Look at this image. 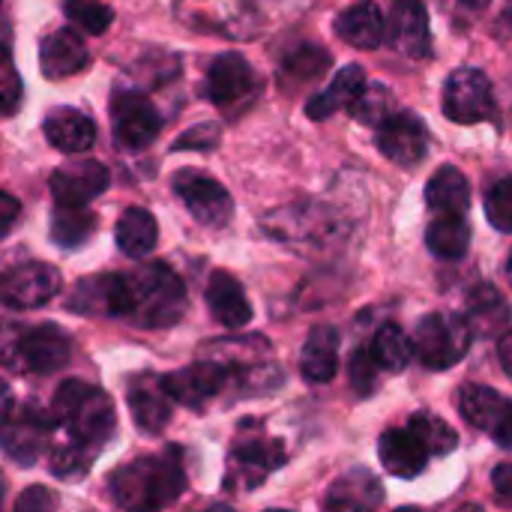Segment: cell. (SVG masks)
Wrapping results in <instances>:
<instances>
[{
	"label": "cell",
	"instance_id": "1",
	"mask_svg": "<svg viewBox=\"0 0 512 512\" xmlns=\"http://www.w3.org/2000/svg\"><path fill=\"white\" fill-rule=\"evenodd\" d=\"M186 489V471L177 453L144 456L111 474V498L126 512H162Z\"/></svg>",
	"mask_w": 512,
	"mask_h": 512
},
{
	"label": "cell",
	"instance_id": "2",
	"mask_svg": "<svg viewBox=\"0 0 512 512\" xmlns=\"http://www.w3.org/2000/svg\"><path fill=\"white\" fill-rule=\"evenodd\" d=\"M54 423H60L69 435L72 444L99 453L117 429V417H114V402L84 384V381H63L54 393V405H51Z\"/></svg>",
	"mask_w": 512,
	"mask_h": 512
},
{
	"label": "cell",
	"instance_id": "3",
	"mask_svg": "<svg viewBox=\"0 0 512 512\" xmlns=\"http://www.w3.org/2000/svg\"><path fill=\"white\" fill-rule=\"evenodd\" d=\"M129 285V324L159 330L171 327L186 312V285L168 264H144L126 276Z\"/></svg>",
	"mask_w": 512,
	"mask_h": 512
},
{
	"label": "cell",
	"instance_id": "4",
	"mask_svg": "<svg viewBox=\"0 0 512 512\" xmlns=\"http://www.w3.org/2000/svg\"><path fill=\"white\" fill-rule=\"evenodd\" d=\"M471 339H474V327L468 318L450 312H432L414 330V354L426 369L444 372L468 354Z\"/></svg>",
	"mask_w": 512,
	"mask_h": 512
},
{
	"label": "cell",
	"instance_id": "5",
	"mask_svg": "<svg viewBox=\"0 0 512 512\" xmlns=\"http://www.w3.org/2000/svg\"><path fill=\"white\" fill-rule=\"evenodd\" d=\"M282 462H285V447H282V441L267 438V435L249 438V435L243 432V435H237V444L231 447L225 486H228L231 492H237V489L252 492V489L261 486L276 468H282Z\"/></svg>",
	"mask_w": 512,
	"mask_h": 512
},
{
	"label": "cell",
	"instance_id": "6",
	"mask_svg": "<svg viewBox=\"0 0 512 512\" xmlns=\"http://www.w3.org/2000/svg\"><path fill=\"white\" fill-rule=\"evenodd\" d=\"M3 453L18 462V465H33L48 438H51V426H54V414L42 411L39 405H21L18 411H12V396L6 393V411H3Z\"/></svg>",
	"mask_w": 512,
	"mask_h": 512
},
{
	"label": "cell",
	"instance_id": "7",
	"mask_svg": "<svg viewBox=\"0 0 512 512\" xmlns=\"http://www.w3.org/2000/svg\"><path fill=\"white\" fill-rule=\"evenodd\" d=\"M495 111L492 81L483 69H456L444 84V114L453 123H480Z\"/></svg>",
	"mask_w": 512,
	"mask_h": 512
},
{
	"label": "cell",
	"instance_id": "8",
	"mask_svg": "<svg viewBox=\"0 0 512 512\" xmlns=\"http://www.w3.org/2000/svg\"><path fill=\"white\" fill-rule=\"evenodd\" d=\"M159 129H162V117L147 96L129 90L111 96V132L120 147L141 150L159 135Z\"/></svg>",
	"mask_w": 512,
	"mask_h": 512
},
{
	"label": "cell",
	"instance_id": "9",
	"mask_svg": "<svg viewBox=\"0 0 512 512\" xmlns=\"http://www.w3.org/2000/svg\"><path fill=\"white\" fill-rule=\"evenodd\" d=\"M174 192L201 225L222 228L234 213V201L228 189L201 171H180L174 177Z\"/></svg>",
	"mask_w": 512,
	"mask_h": 512
},
{
	"label": "cell",
	"instance_id": "10",
	"mask_svg": "<svg viewBox=\"0 0 512 512\" xmlns=\"http://www.w3.org/2000/svg\"><path fill=\"white\" fill-rule=\"evenodd\" d=\"M60 285H63V279H60L57 267L42 264V261H27V264L12 267L3 276L0 297L9 309H39L57 297Z\"/></svg>",
	"mask_w": 512,
	"mask_h": 512
},
{
	"label": "cell",
	"instance_id": "11",
	"mask_svg": "<svg viewBox=\"0 0 512 512\" xmlns=\"http://www.w3.org/2000/svg\"><path fill=\"white\" fill-rule=\"evenodd\" d=\"M378 150L390 162L402 168H414L429 153V129L417 114L399 111L378 129Z\"/></svg>",
	"mask_w": 512,
	"mask_h": 512
},
{
	"label": "cell",
	"instance_id": "12",
	"mask_svg": "<svg viewBox=\"0 0 512 512\" xmlns=\"http://www.w3.org/2000/svg\"><path fill=\"white\" fill-rule=\"evenodd\" d=\"M69 357H72V339L54 324L33 327L21 333V339L15 342V360L24 372L48 375V372L63 369Z\"/></svg>",
	"mask_w": 512,
	"mask_h": 512
},
{
	"label": "cell",
	"instance_id": "13",
	"mask_svg": "<svg viewBox=\"0 0 512 512\" xmlns=\"http://www.w3.org/2000/svg\"><path fill=\"white\" fill-rule=\"evenodd\" d=\"M165 381V390L171 393L174 402H180L183 408H195L201 411L207 402H213L231 381V369L222 366V363H195V366H186Z\"/></svg>",
	"mask_w": 512,
	"mask_h": 512
},
{
	"label": "cell",
	"instance_id": "14",
	"mask_svg": "<svg viewBox=\"0 0 512 512\" xmlns=\"http://www.w3.org/2000/svg\"><path fill=\"white\" fill-rule=\"evenodd\" d=\"M258 81L243 54H219L207 69V96L219 108H237L255 93Z\"/></svg>",
	"mask_w": 512,
	"mask_h": 512
},
{
	"label": "cell",
	"instance_id": "15",
	"mask_svg": "<svg viewBox=\"0 0 512 512\" xmlns=\"http://www.w3.org/2000/svg\"><path fill=\"white\" fill-rule=\"evenodd\" d=\"M108 180L111 174L102 162H72L51 174V195L57 207H87L96 195L108 189Z\"/></svg>",
	"mask_w": 512,
	"mask_h": 512
},
{
	"label": "cell",
	"instance_id": "16",
	"mask_svg": "<svg viewBox=\"0 0 512 512\" xmlns=\"http://www.w3.org/2000/svg\"><path fill=\"white\" fill-rule=\"evenodd\" d=\"M69 309L81 312V315H108V318H123L129 315V285L126 276L120 273H102V276H90L81 279Z\"/></svg>",
	"mask_w": 512,
	"mask_h": 512
},
{
	"label": "cell",
	"instance_id": "17",
	"mask_svg": "<svg viewBox=\"0 0 512 512\" xmlns=\"http://www.w3.org/2000/svg\"><path fill=\"white\" fill-rule=\"evenodd\" d=\"M126 402H129V414L135 420V426L147 435H159L168 423H171V393L165 390V381L144 372L138 378L129 381V393H126Z\"/></svg>",
	"mask_w": 512,
	"mask_h": 512
},
{
	"label": "cell",
	"instance_id": "18",
	"mask_svg": "<svg viewBox=\"0 0 512 512\" xmlns=\"http://www.w3.org/2000/svg\"><path fill=\"white\" fill-rule=\"evenodd\" d=\"M387 42L405 57H426L432 51L429 12L423 0H396L387 18Z\"/></svg>",
	"mask_w": 512,
	"mask_h": 512
},
{
	"label": "cell",
	"instance_id": "19",
	"mask_svg": "<svg viewBox=\"0 0 512 512\" xmlns=\"http://www.w3.org/2000/svg\"><path fill=\"white\" fill-rule=\"evenodd\" d=\"M381 504H384L381 480L366 468H351L330 486L324 512H375Z\"/></svg>",
	"mask_w": 512,
	"mask_h": 512
},
{
	"label": "cell",
	"instance_id": "20",
	"mask_svg": "<svg viewBox=\"0 0 512 512\" xmlns=\"http://www.w3.org/2000/svg\"><path fill=\"white\" fill-rule=\"evenodd\" d=\"M378 453H381L384 468H387L393 477H402V480H411V477L423 474V468H426V462H429V456H432L411 426L387 429V432L381 435Z\"/></svg>",
	"mask_w": 512,
	"mask_h": 512
},
{
	"label": "cell",
	"instance_id": "21",
	"mask_svg": "<svg viewBox=\"0 0 512 512\" xmlns=\"http://www.w3.org/2000/svg\"><path fill=\"white\" fill-rule=\"evenodd\" d=\"M87 63H90V51H87L84 39L72 27H60L42 42L39 66H42L45 78L60 81V78H69V75H78Z\"/></svg>",
	"mask_w": 512,
	"mask_h": 512
},
{
	"label": "cell",
	"instance_id": "22",
	"mask_svg": "<svg viewBox=\"0 0 512 512\" xmlns=\"http://www.w3.org/2000/svg\"><path fill=\"white\" fill-rule=\"evenodd\" d=\"M363 93H366V72H363V66L348 63V66H342L336 72V78L321 93H315L306 102V114L312 120H327V117H333L342 108H354V102Z\"/></svg>",
	"mask_w": 512,
	"mask_h": 512
},
{
	"label": "cell",
	"instance_id": "23",
	"mask_svg": "<svg viewBox=\"0 0 512 512\" xmlns=\"http://www.w3.org/2000/svg\"><path fill=\"white\" fill-rule=\"evenodd\" d=\"M207 306H210V315L228 327V330H240L252 321V306L246 300V291L243 285L225 273V270H216L207 282Z\"/></svg>",
	"mask_w": 512,
	"mask_h": 512
},
{
	"label": "cell",
	"instance_id": "24",
	"mask_svg": "<svg viewBox=\"0 0 512 512\" xmlns=\"http://www.w3.org/2000/svg\"><path fill=\"white\" fill-rule=\"evenodd\" d=\"M459 408H462V417H465L474 429H480V432H486V435L495 438V435L501 432L504 420L510 417L512 402L510 399H504V396H501L498 390H492V387L465 384L462 393H459Z\"/></svg>",
	"mask_w": 512,
	"mask_h": 512
},
{
	"label": "cell",
	"instance_id": "25",
	"mask_svg": "<svg viewBox=\"0 0 512 512\" xmlns=\"http://www.w3.org/2000/svg\"><path fill=\"white\" fill-rule=\"evenodd\" d=\"M303 378L312 384H327L339 372V330L330 324H318L300 354Z\"/></svg>",
	"mask_w": 512,
	"mask_h": 512
},
{
	"label": "cell",
	"instance_id": "26",
	"mask_svg": "<svg viewBox=\"0 0 512 512\" xmlns=\"http://www.w3.org/2000/svg\"><path fill=\"white\" fill-rule=\"evenodd\" d=\"M336 36L354 48H378L381 39L387 36L381 9L372 0H360L354 6H348L336 18Z\"/></svg>",
	"mask_w": 512,
	"mask_h": 512
},
{
	"label": "cell",
	"instance_id": "27",
	"mask_svg": "<svg viewBox=\"0 0 512 512\" xmlns=\"http://www.w3.org/2000/svg\"><path fill=\"white\" fill-rule=\"evenodd\" d=\"M45 138L60 153H84L96 141V126L78 108H54L45 117Z\"/></svg>",
	"mask_w": 512,
	"mask_h": 512
},
{
	"label": "cell",
	"instance_id": "28",
	"mask_svg": "<svg viewBox=\"0 0 512 512\" xmlns=\"http://www.w3.org/2000/svg\"><path fill=\"white\" fill-rule=\"evenodd\" d=\"M426 204L438 216H465V210L471 204V183H468V177L459 168H453V165L438 168L432 174L429 186H426Z\"/></svg>",
	"mask_w": 512,
	"mask_h": 512
},
{
	"label": "cell",
	"instance_id": "29",
	"mask_svg": "<svg viewBox=\"0 0 512 512\" xmlns=\"http://www.w3.org/2000/svg\"><path fill=\"white\" fill-rule=\"evenodd\" d=\"M117 246L123 255L129 258H144L156 249V240H159V228H156V219L150 210L144 207H129L120 222H117Z\"/></svg>",
	"mask_w": 512,
	"mask_h": 512
},
{
	"label": "cell",
	"instance_id": "30",
	"mask_svg": "<svg viewBox=\"0 0 512 512\" xmlns=\"http://www.w3.org/2000/svg\"><path fill=\"white\" fill-rule=\"evenodd\" d=\"M426 246L441 261H459L471 246V225L465 216H438L426 231Z\"/></svg>",
	"mask_w": 512,
	"mask_h": 512
},
{
	"label": "cell",
	"instance_id": "31",
	"mask_svg": "<svg viewBox=\"0 0 512 512\" xmlns=\"http://www.w3.org/2000/svg\"><path fill=\"white\" fill-rule=\"evenodd\" d=\"M507 318H510V306L504 303V297L492 285H477L471 291V297H468V321H471L474 333L480 330L483 336H489L498 327H504Z\"/></svg>",
	"mask_w": 512,
	"mask_h": 512
},
{
	"label": "cell",
	"instance_id": "32",
	"mask_svg": "<svg viewBox=\"0 0 512 512\" xmlns=\"http://www.w3.org/2000/svg\"><path fill=\"white\" fill-rule=\"evenodd\" d=\"M372 357L378 363V369H387V372H402L408 366V360L414 357V339L405 336L402 327L396 324H384L375 339H372Z\"/></svg>",
	"mask_w": 512,
	"mask_h": 512
},
{
	"label": "cell",
	"instance_id": "33",
	"mask_svg": "<svg viewBox=\"0 0 512 512\" xmlns=\"http://www.w3.org/2000/svg\"><path fill=\"white\" fill-rule=\"evenodd\" d=\"M96 231V216L87 207H57L51 219V240L63 249H75Z\"/></svg>",
	"mask_w": 512,
	"mask_h": 512
},
{
	"label": "cell",
	"instance_id": "34",
	"mask_svg": "<svg viewBox=\"0 0 512 512\" xmlns=\"http://www.w3.org/2000/svg\"><path fill=\"white\" fill-rule=\"evenodd\" d=\"M408 426L417 432V438L426 444V450L432 456H450L459 447L456 429L450 423H444L441 417H435V414H417Z\"/></svg>",
	"mask_w": 512,
	"mask_h": 512
},
{
	"label": "cell",
	"instance_id": "35",
	"mask_svg": "<svg viewBox=\"0 0 512 512\" xmlns=\"http://www.w3.org/2000/svg\"><path fill=\"white\" fill-rule=\"evenodd\" d=\"M351 114L360 120V123H366V126H384L393 114H399L396 111V99H393V93L384 87V84H369L366 87V93L354 102V108H351Z\"/></svg>",
	"mask_w": 512,
	"mask_h": 512
},
{
	"label": "cell",
	"instance_id": "36",
	"mask_svg": "<svg viewBox=\"0 0 512 512\" xmlns=\"http://www.w3.org/2000/svg\"><path fill=\"white\" fill-rule=\"evenodd\" d=\"M66 18L75 21L81 30L99 36V33H105L111 27L114 12H111V6H105L99 0H69L66 3Z\"/></svg>",
	"mask_w": 512,
	"mask_h": 512
},
{
	"label": "cell",
	"instance_id": "37",
	"mask_svg": "<svg viewBox=\"0 0 512 512\" xmlns=\"http://www.w3.org/2000/svg\"><path fill=\"white\" fill-rule=\"evenodd\" d=\"M93 456L96 453H90V450H84V447H78V444L69 441V444L51 450V471L60 480H81L90 471Z\"/></svg>",
	"mask_w": 512,
	"mask_h": 512
},
{
	"label": "cell",
	"instance_id": "38",
	"mask_svg": "<svg viewBox=\"0 0 512 512\" xmlns=\"http://www.w3.org/2000/svg\"><path fill=\"white\" fill-rule=\"evenodd\" d=\"M486 216H489V222L498 231L512 234V177L498 180L489 189V195H486Z\"/></svg>",
	"mask_w": 512,
	"mask_h": 512
},
{
	"label": "cell",
	"instance_id": "39",
	"mask_svg": "<svg viewBox=\"0 0 512 512\" xmlns=\"http://www.w3.org/2000/svg\"><path fill=\"white\" fill-rule=\"evenodd\" d=\"M378 363L372 357V351H354L351 357V384L360 396H372L375 381H378Z\"/></svg>",
	"mask_w": 512,
	"mask_h": 512
},
{
	"label": "cell",
	"instance_id": "40",
	"mask_svg": "<svg viewBox=\"0 0 512 512\" xmlns=\"http://www.w3.org/2000/svg\"><path fill=\"white\" fill-rule=\"evenodd\" d=\"M327 63H330L327 51H321V48H315V45H306V48H300V51L285 63V69H288V72H300L303 78H309V75H321V72L327 69Z\"/></svg>",
	"mask_w": 512,
	"mask_h": 512
},
{
	"label": "cell",
	"instance_id": "41",
	"mask_svg": "<svg viewBox=\"0 0 512 512\" xmlns=\"http://www.w3.org/2000/svg\"><path fill=\"white\" fill-rule=\"evenodd\" d=\"M12 512H57V495L45 486H27L15 498V510Z\"/></svg>",
	"mask_w": 512,
	"mask_h": 512
},
{
	"label": "cell",
	"instance_id": "42",
	"mask_svg": "<svg viewBox=\"0 0 512 512\" xmlns=\"http://www.w3.org/2000/svg\"><path fill=\"white\" fill-rule=\"evenodd\" d=\"M0 93H3V114L12 117L18 111V102H21V81H18V72L12 69V63L6 60V69H3V84H0Z\"/></svg>",
	"mask_w": 512,
	"mask_h": 512
},
{
	"label": "cell",
	"instance_id": "43",
	"mask_svg": "<svg viewBox=\"0 0 512 512\" xmlns=\"http://www.w3.org/2000/svg\"><path fill=\"white\" fill-rule=\"evenodd\" d=\"M492 489H495L498 501L512 510V462H504L492 471Z\"/></svg>",
	"mask_w": 512,
	"mask_h": 512
},
{
	"label": "cell",
	"instance_id": "44",
	"mask_svg": "<svg viewBox=\"0 0 512 512\" xmlns=\"http://www.w3.org/2000/svg\"><path fill=\"white\" fill-rule=\"evenodd\" d=\"M498 357H501V366H504V372L510 375L512 381V330L501 336V342H498Z\"/></svg>",
	"mask_w": 512,
	"mask_h": 512
},
{
	"label": "cell",
	"instance_id": "45",
	"mask_svg": "<svg viewBox=\"0 0 512 512\" xmlns=\"http://www.w3.org/2000/svg\"><path fill=\"white\" fill-rule=\"evenodd\" d=\"M15 216H18V201L6 192V195H3V234H9Z\"/></svg>",
	"mask_w": 512,
	"mask_h": 512
},
{
	"label": "cell",
	"instance_id": "46",
	"mask_svg": "<svg viewBox=\"0 0 512 512\" xmlns=\"http://www.w3.org/2000/svg\"><path fill=\"white\" fill-rule=\"evenodd\" d=\"M456 512H483L480 507H474V504H465V507H459Z\"/></svg>",
	"mask_w": 512,
	"mask_h": 512
},
{
	"label": "cell",
	"instance_id": "47",
	"mask_svg": "<svg viewBox=\"0 0 512 512\" xmlns=\"http://www.w3.org/2000/svg\"><path fill=\"white\" fill-rule=\"evenodd\" d=\"M462 3H468V6H474V9H477V6H486L489 0H462Z\"/></svg>",
	"mask_w": 512,
	"mask_h": 512
},
{
	"label": "cell",
	"instance_id": "48",
	"mask_svg": "<svg viewBox=\"0 0 512 512\" xmlns=\"http://www.w3.org/2000/svg\"><path fill=\"white\" fill-rule=\"evenodd\" d=\"M207 512H234L231 507H225V504H219V507H210Z\"/></svg>",
	"mask_w": 512,
	"mask_h": 512
},
{
	"label": "cell",
	"instance_id": "49",
	"mask_svg": "<svg viewBox=\"0 0 512 512\" xmlns=\"http://www.w3.org/2000/svg\"><path fill=\"white\" fill-rule=\"evenodd\" d=\"M507 279H510V285H512V252H510V258H507Z\"/></svg>",
	"mask_w": 512,
	"mask_h": 512
},
{
	"label": "cell",
	"instance_id": "50",
	"mask_svg": "<svg viewBox=\"0 0 512 512\" xmlns=\"http://www.w3.org/2000/svg\"><path fill=\"white\" fill-rule=\"evenodd\" d=\"M396 512H420L417 507H402V510H396Z\"/></svg>",
	"mask_w": 512,
	"mask_h": 512
},
{
	"label": "cell",
	"instance_id": "51",
	"mask_svg": "<svg viewBox=\"0 0 512 512\" xmlns=\"http://www.w3.org/2000/svg\"><path fill=\"white\" fill-rule=\"evenodd\" d=\"M267 512H288V510H267Z\"/></svg>",
	"mask_w": 512,
	"mask_h": 512
}]
</instances>
